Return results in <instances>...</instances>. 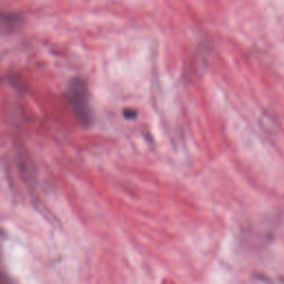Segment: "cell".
Instances as JSON below:
<instances>
[{
    "label": "cell",
    "instance_id": "obj_1",
    "mask_svg": "<svg viewBox=\"0 0 284 284\" xmlns=\"http://www.w3.org/2000/svg\"><path fill=\"white\" fill-rule=\"evenodd\" d=\"M67 97L78 120L83 126H89L93 121V114L90 109L89 94H88L86 82L79 78L72 79L68 85Z\"/></svg>",
    "mask_w": 284,
    "mask_h": 284
}]
</instances>
